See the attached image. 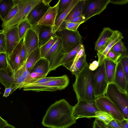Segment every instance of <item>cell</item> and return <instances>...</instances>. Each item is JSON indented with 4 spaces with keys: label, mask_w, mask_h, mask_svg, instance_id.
Masks as SVG:
<instances>
[{
    "label": "cell",
    "mask_w": 128,
    "mask_h": 128,
    "mask_svg": "<svg viewBox=\"0 0 128 128\" xmlns=\"http://www.w3.org/2000/svg\"><path fill=\"white\" fill-rule=\"evenodd\" d=\"M99 66L98 61L95 60L90 64L89 68L90 70L93 71L96 69Z\"/></svg>",
    "instance_id": "cell-50"
},
{
    "label": "cell",
    "mask_w": 128,
    "mask_h": 128,
    "mask_svg": "<svg viewBox=\"0 0 128 128\" xmlns=\"http://www.w3.org/2000/svg\"><path fill=\"white\" fill-rule=\"evenodd\" d=\"M105 96L118 108L124 119L128 120V92L114 83L108 84Z\"/></svg>",
    "instance_id": "cell-3"
},
{
    "label": "cell",
    "mask_w": 128,
    "mask_h": 128,
    "mask_svg": "<svg viewBox=\"0 0 128 128\" xmlns=\"http://www.w3.org/2000/svg\"><path fill=\"white\" fill-rule=\"evenodd\" d=\"M91 76L96 98L104 96L108 83L105 72L104 60L96 69L92 71Z\"/></svg>",
    "instance_id": "cell-7"
},
{
    "label": "cell",
    "mask_w": 128,
    "mask_h": 128,
    "mask_svg": "<svg viewBox=\"0 0 128 128\" xmlns=\"http://www.w3.org/2000/svg\"><path fill=\"white\" fill-rule=\"evenodd\" d=\"M68 22L82 24L86 22L85 17L83 15L76 17Z\"/></svg>",
    "instance_id": "cell-48"
},
{
    "label": "cell",
    "mask_w": 128,
    "mask_h": 128,
    "mask_svg": "<svg viewBox=\"0 0 128 128\" xmlns=\"http://www.w3.org/2000/svg\"><path fill=\"white\" fill-rule=\"evenodd\" d=\"M108 128H121L114 119L106 124Z\"/></svg>",
    "instance_id": "cell-49"
},
{
    "label": "cell",
    "mask_w": 128,
    "mask_h": 128,
    "mask_svg": "<svg viewBox=\"0 0 128 128\" xmlns=\"http://www.w3.org/2000/svg\"><path fill=\"white\" fill-rule=\"evenodd\" d=\"M110 50L120 55V57L128 56L127 49L122 40H119L116 43Z\"/></svg>",
    "instance_id": "cell-31"
},
{
    "label": "cell",
    "mask_w": 128,
    "mask_h": 128,
    "mask_svg": "<svg viewBox=\"0 0 128 128\" xmlns=\"http://www.w3.org/2000/svg\"><path fill=\"white\" fill-rule=\"evenodd\" d=\"M19 37L21 40L23 38L26 32L32 28V25L27 19L21 22L17 25Z\"/></svg>",
    "instance_id": "cell-29"
},
{
    "label": "cell",
    "mask_w": 128,
    "mask_h": 128,
    "mask_svg": "<svg viewBox=\"0 0 128 128\" xmlns=\"http://www.w3.org/2000/svg\"><path fill=\"white\" fill-rule=\"evenodd\" d=\"M3 128H16L14 126L8 124L5 126Z\"/></svg>",
    "instance_id": "cell-55"
},
{
    "label": "cell",
    "mask_w": 128,
    "mask_h": 128,
    "mask_svg": "<svg viewBox=\"0 0 128 128\" xmlns=\"http://www.w3.org/2000/svg\"><path fill=\"white\" fill-rule=\"evenodd\" d=\"M50 64L44 58H42L34 64L30 73L36 72L48 74L50 72Z\"/></svg>",
    "instance_id": "cell-23"
},
{
    "label": "cell",
    "mask_w": 128,
    "mask_h": 128,
    "mask_svg": "<svg viewBox=\"0 0 128 128\" xmlns=\"http://www.w3.org/2000/svg\"><path fill=\"white\" fill-rule=\"evenodd\" d=\"M85 54L84 46L82 44L73 60L70 62L63 64L62 66H63L70 71L74 66L78 59Z\"/></svg>",
    "instance_id": "cell-30"
},
{
    "label": "cell",
    "mask_w": 128,
    "mask_h": 128,
    "mask_svg": "<svg viewBox=\"0 0 128 128\" xmlns=\"http://www.w3.org/2000/svg\"><path fill=\"white\" fill-rule=\"evenodd\" d=\"M73 110V106L65 99L56 101L48 108L42 124L49 128H69L76 122Z\"/></svg>",
    "instance_id": "cell-1"
},
{
    "label": "cell",
    "mask_w": 128,
    "mask_h": 128,
    "mask_svg": "<svg viewBox=\"0 0 128 128\" xmlns=\"http://www.w3.org/2000/svg\"><path fill=\"white\" fill-rule=\"evenodd\" d=\"M113 83L122 90L128 92V83L126 81L122 64L119 61L117 63Z\"/></svg>",
    "instance_id": "cell-20"
},
{
    "label": "cell",
    "mask_w": 128,
    "mask_h": 128,
    "mask_svg": "<svg viewBox=\"0 0 128 128\" xmlns=\"http://www.w3.org/2000/svg\"><path fill=\"white\" fill-rule=\"evenodd\" d=\"M59 1L54 6L49 7L46 12L38 22L37 24L40 25L54 27L56 16L58 14Z\"/></svg>",
    "instance_id": "cell-16"
},
{
    "label": "cell",
    "mask_w": 128,
    "mask_h": 128,
    "mask_svg": "<svg viewBox=\"0 0 128 128\" xmlns=\"http://www.w3.org/2000/svg\"><path fill=\"white\" fill-rule=\"evenodd\" d=\"M95 103L98 110L110 114L116 122L121 121L124 119L118 107L105 96L96 98Z\"/></svg>",
    "instance_id": "cell-10"
},
{
    "label": "cell",
    "mask_w": 128,
    "mask_h": 128,
    "mask_svg": "<svg viewBox=\"0 0 128 128\" xmlns=\"http://www.w3.org/2000/svg\"><path fill=\"white\" fill-rule=\"evenodd\" d=\"M120 56V55L110 50L106 54V58L117 63Z\"/></svg>",
    "instance_id": "cell-40"
},
{
    "label": "cell",
    "mask_w": 128,
    "mask_h": 128,
    "mask_svg": "<svg viewBox=\"0 0 128 128\" xmlns=\"http://www.w3.org/2000/svg\"><path fill=\"white\" fill-rule=\"evenodd\" d=\"M86 0H78L64 21L68 22L73 18L82 16V12Z\"/></svg>",
    "instance_id": "cell-25"
},
{
    "label": "cell",
    "mask_w": 128,
    "mask_h": 128,
    "mask_svg": "<svg viewBox=\"0 0 128 128\" xmlns=\"http://www.w3.org/2000/svg\"><path fill=\"white\" fill-rule=\"evenodd\" d=\"M30 73V76L33 78L38 80L46 77L47 74L36 72H32Z\"/></svg>",
    "instance_id": "cell-46"
},
{
    "label": "cell",
    "mask_w": 128,
    "mask_h": 128,
    "mask_svg": "<svg viewBox=\"0 0 128 128\" xmlns=\"http://www.w3.org/2000/svg\"><path fill=\"white\" fill-rule=\"evenodd\" d=\"M124 38L122 33L118 30H114L111 37L107 42L106 47L103 51L100 53H98L99 65H100L104 59L108 52L110 50L113 46L120 40Z\"/></svg>",
    "instance_id": "cell-15"
},
{
    "label": "cell",
    "mask_w": 128,
    "mask_h": 128,
    "mask_svg": "<svg viewBox=\"0 0 128 128\" xmlns=\"http://www.w3.org/2000/svg\"><path fill=\"white\" fill-rule=\"evenodd\" d=\"M18 6V9L14 16L8 21L2 23V29L18 24L26 19L27 16L36 6L42 2V0H13Z\"/></svg>",
    "instance_id": "cell-4"
},
{
    "label": "cell",
    "mask_w": 128,
    "mask_h": 128,
    "mask_svg": "<svg viewBox=\"0 0 128 128\" xmlns=\"http://www.w3.org/2000/svg\"><path fill=\"white\" fill-rule=\"evenodd\" d=\"M70 82L68 77L66 75L61 76L56 80L37 84H30L24 86V91L31 90L36 92L47 91L54 92L64 89Z\"/></svg>",
    "instance_id": "cell-5"
},
{
    "label": "cell",
    "mask_w": 128,
    "mask_h": 128,
    "mask_svg": "<svg viewBox=\"0 0 128 128\" xmlns=\"http://www.w3.org/2000/svg\"><path fill=\"white\" fill-rule=\"evenodd\" d=\"M16 86L15 85L12 87L5 88L4 92L3 95V97L6 98L9 96L10 94L15 91Z\"/></svg>",
    "instance_id": "cell-47"
},
{
    "label": "cell",
    "mask_w": 128,
    "mask_h": 128,
    "mask_svg": "<svg viewBox=\"0 0 128 128\" xmlns=\"http://www.w3.org/2000/svg\"><path fill=\"white\" fill-rule=\"evenodd\" d=\"M58 37H56L42 46L40 47V52L42 58H44L48 52L56 42Z\"/></svg>",
    "instance_id": "cell-33"
},
{
    "label": "cell",
    "mask_w": 128,
    "mask_h": 128,
    "mask_svg": "<svg viewBox=\"0 0 128 128\" xmlns=\"http://www.w3.org/2000/svg\"><path fill=\"white\" fill-rule=\"evenodd\" d=\"M6 53V44L5 36L2 32H0V53Z\"/></svg>",
    "instance_id": "cell-41"
},
{
    "label": "cell",
    "mask_w": 128,
    "mask_h": 128,
    "mask_svg": "<svg viewBox=\"0 0 128 128\" xmlns=\"http://www.w3.org/2000/svg\"><path fill=\"white\" fill-rule=\"evenodd\" d=\"M15 72L9 65L6 69L0 70V82L5 88L16 84Z\"/></svg>",
    "instance_id": "cell-18"
},
{
    "label": "cell",
    "mask_w": 128,
    "mask_h": 128,
    "mask_svg": "<svg viewBox=\"0 0 128 128\" xmlns=\"http://www.w3.org/2000/svg\"><path fill=\"white\" fill-rule=\"evenodd\" d=\"M27 55V58L34 50L40 47L37 35L32 29L26 32L23 39Z\"/></svg>",
    "instance_id": "cell-14"
},
{
    "label": "cell",
    "mask_w": 128,
    "mask_h": 128,
    "mask_svg": "<svg viewBox=\"0 0 128 128\" xmlns=\"http://www.w3.org/2000/svg\"><path fill=\"white\" fill-rule=\"evenodd\" d=\"M14 4L13 0H0V18L3 22Z\"/></svg>",
    "instance_id": "cell-27"
},
{
    "label": "cell",
    "mask_w": 128,
    "mask_h": 128,
    "mask_svg": "<svg viewBox=\"0 0 128 128\" xmlns=\"http://www.w3.org/2000/svg\"><path fill=\"white\" fill-rule=\"evenodd\" d=\"M110 2L118 5H122L127 4L128 2V0H110Z\"/></svg>",
    "instance_id": "cell-51"
},
{
    "label": "cell",
    "mask_w": 128,
    "mask_h": 128,
    "mask_svg": "<svg viewBox=\"0 0 128 128\" xmlns=\"http://www.w3.org/2000/svg\"><path fill=\"white\" fill-rule=\"evenodd\" d=\"M27 59L26 52L24 45L23 43L20 53V66L24 63Z\"/></svg>",
    "instance_id": "cell-44"
},
{
    "label": "cell",
    "mask_w": 128,
    "mask_h": 128,
    "mask_svg": "<svg viewBox=\"0 0 128 128\" xmlns=\"http://www.w3.org/2000/svg\"><path fill=\"white\" fill-rule=\"evenodd\" d=\"M82 24L80 23H76L70 22H65L64 21L60 27L57 30L60 29H64L70 31H75L77 30L78 27Z\"/></svg>",
    "instance_id": "cell-35"
},
{
    "label": "cell",
    "mask_w": 128,
    "mask_h": 128,
    "mask_svg": "<svg viewBox=\"0 0 128 128\" xmlns=\"http://www.w3.org/2000/svg\"><path fill=\"white\" fill-rule=\"evenodd\" d=\"M117 122L121 128H128V120L124 119L122 121Z\"/></svg>",
    "instance_id": "cell-52"
},
{
    "label": "cell",
    "mask_w": 128,
    "mask_h": 128,
    "mask_svg": "<svg viewBox=\"0 0 128 128\" xmlns=\"http://www.w3.org/2000/svg\"><path fill=\"white\" fill-rule=\"evenodd\" d=\"M8 124L7 121L4 120L0 116V128H3L5 126Z\"/></svg>",
    "instance_id": "cell-53"
},
{
    "label": "cell",
    "mask_w": 128,
    "mask_h": 128,
    "mask_svg": "<svg viewBox=\"0 0 128 128\" xmlns=\"http://www.w3.org/2000/svg\"><path fill=\"white\" fill-rule=\"evenodd\" d=\"M72 0H59L58 14L67 7Z\"/></svg>",
    "instance_id": "cell-42"
},
{
    "label": "cell",
    "mask_w": 128,
    "mask_h": 128,
    "mask_svg": "<svg viewBox=\"0 0 128 128\" xmlns=\"http://www.w3.org/2000/svg\"><path fill=\"white\" fill-rule=\"evenodd\" d=\"M52 0H42V2L45 6H50V4Z\"/></svg>",
    "instance_id": "cell-54"
},
{
    "label": "cell",
    "mask_w": 128,
    "mask_h": 128,
    "mask_svg": "<svg viewBox=\"0 0 128 128\" xmlns=\"http://www.w3.org/2000/svg\"><path fill=\"white\" fill-rule=\"evenodd\" d=\"M55 34L57 37H59L62 40L64 54L70 52L82 44V37L77 30L73 31L60 29L56 31Z\"/></svg>",
    "instance_id": "cell-6"
},
{
    "label": "cell",
    "mask_w": 128,
    "mask_h": 128,
    "mask_svg": "<svg viewBox=\"0 0 128 128\" xmlns=\"http://www.w3.org/2000/svg\"><path fill=\"white\" fill-rule=\"evenodd\" d=\"M31 29L37 35L40 47L56 37L53 26L36 24L32 25Z\"/></svg>",
    "instance_id": "cell-13"
},
{
    "label": "cell",
    "mask_w": 128,
    "mask_h": 128,
    "mask_svg": "<svg viewBox=\"0 0 128 128\" xmlns=\"http://www.w3.org/2000/svg\"><path fill=\"white\" fill-rule=\"evenodd\" d=\"M110 3V0H86L82 12L86 22L93 16L100 14Z\"/></svg>",
    "instance_id": "cell-11"
},
{
    "label": "cell",
    "mask_w": 128,
    "mask_h": 128,
    "mask_svg": "<svg viewBox=\"0 0 128 128\" xmlns=\"http://www.w3.org/2000/svg\"><path fill=\"white\" fill-rule=\"evenodd\" d=\"M9 65L6 54L4 53H0V70H5Z\"/></svg>",
    "instance_id": "cell-38"
},
{
    "label": "cell",
    "mask_w": 128,
    "mask_h": 128,
    "mask_svg": "<svg viewBox=\"0 0 128 128\" xmlns=\"http://www.w3.org/2000/svg\"><path fill=\"white\" fill-rule=\"evenodd\" d=\"M14 2V5L4 18L3 23L6 22L12 18L17 13L18 9V4Z\"/></svg>",
    "instance_id": "cell-37"
},
{
    "label": "cell",
    "mask_w": 128,
    "mask_h": 128,
    "mask_svg": "<svg viewBox=\"0 0 128 128\" xmlns=\"http://www.w3.org/2000/svg\"><path fill=\"white\" fill-rule=\"evenodd\" d=\"M17 25L0 30V32H3L5 36L6 54L8 60L10 58L13 51L21 40L18 35Z\"/></svg>",
    "instance_id": "cell-12"
},
{
    "label": "cell",
    "mask_w": 128,
    "mask_h": 128,
    "mask_svg": "<svg viewBox=\"0 0 128 128\" xmlns=\"http://www.w3.org/2000/svg\"><path fill=\"white\" fill-rule=\"evenodd\" d=\"M82 45L79 46L70 52L64 54V58L62 62V66L63 64L70 62L73 60L78 52Z\"/></svg>",
    "instance_id": "cell-34"
},
{
    "label": "cell",
    "mask_w": 128,
    "mask_h": 128,
    "mask_svg": "<svg viewBox=\"0 0 128 128\" xmlns=\"http://www.w3.org/2000/svg\"><path fill=\"white\" fill-rule=\"evenodd\" d=\"M2 94V93H1V92H0V94Z\"/></svg>",
    "instance_id": "cell-56"
},
{
    "label": "cell",
    "mask_w": 128,
    "mask_h": 128,
    "mask_svg": "<svg viewBox=\"0 0 128 128\" xmlns=\"http://www.w3.org/2000/svg\"><path fill=\"white\" fill-rule=\"evenodd\" d=\"M118 61L122 64L126 81L128 83V56L120 57Z\"/></svg>",
    "instance_id": "cell-36"
},
{
    "label": "cell",
    "mask_w": 128,
    "mask_h": 128,
    "mask_svg": "<svg viewBox=\"0 0 128 128\" xmlns=\"http://www.w3.org/2000/svg\"><path fill=\"white\" fill-rule=\"evenodd\" d=\"M26 60L22 66L15 71L20 75L26 78L30 76V72L26 67Z\"/></svg>",
    "instance_id": "cell-39"
},
{
    "label": "cell",
    "mask_w": 128,
    "mask_h": 128,
    "mask_svg": "<svg viewBox=\"0 0 128 128\" xmlns=\"http://www.w3.org/2000/svg\"><path fill=\"white\" fill-rule=\"evenodd\" d=\"M49 7L45 5L42 2L39 4L30 12L26 19L32 26L37 24Z\"/></svg>",
    "instance_id": "cell-17"
},
{
    "label": "cell",
    "mask_w": 128,
    "mask_h": 128,
    "mask_svg": "<svg viewBox=\"0 0 128 128\" xmlns=\"http://www.w3.org/2000/svg\"><path fill=\"white\" fill-rule=\"evenodd\" d=\"M94 118H98L104 122L106 124L111 120L114 119L112 116L109 114L99 110L97 111L95 113Z\"/></svg>",
    "instance_id": "cell-32"
},
{
    "label": "cell",
    "mask_w": 128,
    "mask_h": 128,
    "mask_svg": "<svg viewBox=\"0 0 128 128\" xmlns=\"http://www.w3.org/2000/svg\"><path fill=\"white\" fill-rule=\"evenodd\" d=\"M23 39L20 42L13 51L10 58L8 60L9 65L14 71L20 66V53L23 43Z\"/></svg>",
    "instance_id": "cell-21"
},
{
    "label": "cell",
    "mask_w": 128,
    "mask_h": 128,
    "mask_svg": "<svg viewBox=\"0 0 128 128\" xmlns=\"http://www.w3.org/2000/svg\"><path fill=\"white\" fill-rule=\"evenodd\" d=\"M98 110L95 101L80 100L73 106V115L76 120L81 118H94L96 112Z\"/></svg>",
    "instance_id": "cell-8"
},
{
    "label": "cell",
    "mask_w": 128,
    "mask_h": 128,
    "mask_svg": "<svg viewBox=\"0 0 128 128\" xmlns=\"http://www.w3.org/2000/svg\"><path fill=\"white\" fill-rule=\"evenodd\" d=\"M88 63L83 69L75 76L76 80L72 85L78 101L86 100L95 101V96L91 78V71Z\"/></svg>",
    "instance_id": "cell-2"
},
{
    "label": "cell",
    "mask_w": 128,
    "mask_h": 128,
    "mask_svg": "<svg viewBox=\"0 0 128 128\" xmlns=\"http://www.w3.org/2000/svg\"><path fill=\"white\" fill-rule=\"evenodd\" d=\"M114 30L110 28H104L95 42V50L98 53H100L105 48L106 44L112 35Z\"/></svg>",
    "instance_id": "cell-19"
},
{
    "label": "cell",
    "mask_w": 128,
    "mask_h": 128,
    "mask_svg": "<svg viewBox=\"0 0 128 128\" xmlns=\"http://www.w3.org/2000/svg\"><path fill=\"white\" fill-rule=\"evenodd\" d=\"M104 60L105 72L108 83H113L117 63H116L106 58Z\"/></svg>",
    "instance_id": "cell-24"
},
{
    "label": "cell",
    "mask_w": 128,
    "mask_h": 128,
    "mask_svg": "<svg viewBox=\"0 0 128 128\" xmlns=\"http://www.w3.org/2000/svg\"><path fill=\"white\" fill-rule=\"evenodd\" d=\"M93 128H108L106 124L100 119L96 118L94 121Z\"/></svg>",
    "instance_id": "cell-43"
},
{
    "label": "cell",
    "mask_w": 128,
    "mask_h": 128,
    "mask_svg": "<svg viewBox=\"0 0 128 128\" xmlns=\"http://www.w3.org/2000/svg\"><path fill=\"white\" fill-rule=\"evenodd\" d=\"M78 1V0H72L67 7L57 14L54 27L55 32L60 27L63 22Z\"/></svg>",
    "instance_id": "cell-22"
},
{
    "label": "cell",
    "mask_w": 128,
    "mask_h": 128,
    "mask_svg": "<svg viewBox=\"0 0 128 128\" xmlns=\"http://www.w3.org/2000/svg\"><path fill=\"white\" fill-rule=\"evenodd\" d=\"M42 58L40 47L34 50L26 59V67L30 72L36 63Z\"/></svg>",
    "instance_id": "cell-26"
},
{
    "label": "cell",
    "mask_w": 128,
    "mask_h": 128,
    "mask_svg": "<svg viewBox=\"0 0 128 128\" xmlns=\"http://www.w3.org/2000/svg\"><path fill=\"white\" fill-rule=\"evenodd\" d=\"M48 52L44 58L49 62L50 72L55 70L62 66V62L64 58V54L61 38L59 37Z\"/></svg>",
    "instance_id": "cell-9"
},
{
    "label": "cell",
    "mask_w": 128,
    "mask_h": 128,
    "mask_svg": "<svg viewBox=\"0 0 128 128\" xmlns=\"http://www.w3.org/2000/svg\"><path fill=\"white\" fill-rule=\"evenodd\" d=\"M87 63L86 54L85 53L78 59L70 71L72 74L76 76L83 69Z\"/></svg>",
    "instance_id": "cell-28"
},
{
    "label": "cell",
    "mask_w": 128,
    "mask_h": 128,
    "mask_svg": "<svg viewBox=\"0 0 128 128\" xmlns=\"http://www.w3.org/2000/svg\"><path fill=\"white\" fill-rule=\"evenodd\" d=\"M61 76L57 77H48L39 79L31 84H37L42 83L52 80H56L60 78Z\"/></svg>",
    "instance_id": "cell-45"
}]
</instances>
